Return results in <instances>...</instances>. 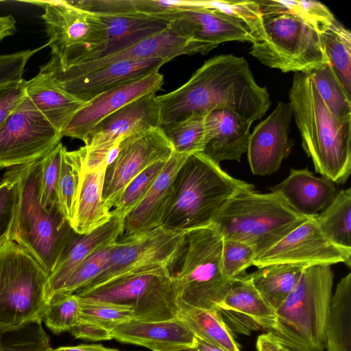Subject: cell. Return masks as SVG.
Returning <instances> with one entry per match:
<instances>
[{
  "label": "cell",
  "instance_id": "ab89813d",
  "mask_svg": "<svg viewBox=\"0 0 351 351\" xmlns=\"http://www.w3.org/2000/svg\"><path fill=\"white\" fill-rule=\"evenodd\" d=\"M42 322L32 321L0 331V351H51L49 337Z\"/></svg>",
  "mask_w": 351,
  "mask_h": 351
},
{
  "label": "cell",
  "instance_id": "ba28073f",
  "mask_svg": "<svg viewBox=\"0 0 351 351\" xmlns=\"http://www.w3.org/2000/svg\"><path fill=\"white\" fill-rule=\"evenodd\" d=\"M251 44L252 56L285 73L308 74L329 63L320 34L289 13L261 14Z\"/></svg>",
  "mask_w": 351,
  "mask_h": 351
},
{
  "label": "cell",
  "instance_id": "e0dca14e",
  "mask_svg": "<svg viewBox=\"0 0 351 351\" xmlns=\"http://www.w3.org/2000/svg\"><path fill=\"white\" fill-rule=\"evenodd\" d=\"M342 263L351 266V249L339 247L321 232L315 217L308 218L276 244L256 258L254 266L291 264L304 267Z\"/></svg>",
  "mask_w": 351,
  "mask_h": 351
},
{
  "label": "cell",
  "instance_id": "8fae6325",
  "mask_svg": "<svg viewBox=\"0 0 351 351\" xmlns=\"http://www.w3.org/2000/svg\"><path fill=\"white\" fill-rule=\"evenodd\" d=\"M42 7L51 57L47 62L58 67L86 62L103 43L102 24L95 13L70 1H30Z\"/></svg>",
  "mask_w": 351,
  "mask_h": 351
},
{
  "label": "cell",
  "instance_id": "1f68e13d",
  "mask_svg": "<svg viewBox=\"0 0 351 351\" xmlns=\"http://www.w3.org/2000/svg\"><path fill=\"white\" fill-rule=\"evenodd\" d=\"M328 351H351V274L338 282L332 295L326 326Z\"/></svg>",
  "mask_w": 351,
  "mask_h": 351
},
{
  "label": "cell",
  "instance_id": "b9f144b4",
  "mask_svg": "<svg viewBox=\"0 0 351 351\" xmlns=\"http://www.w3.org/2000/svg\"><path fill=\"white\" fill-rule=\"evenodd\" d=\"M168 160L153 163L132 180L110 210L112 216L125 218L145 197Z\"/></svg>",
  "mask_w": 351,
  "mask_h": 351
},
{
  "label": "cell",
  "instance_id": "f5cc1de1",
  "mask_svg": "<svg viewBox=\"0 0 351 351\" xmlns=\"http://www.w3.org/2000/svg\"><path fill=\"white\" fill-rule=\"evenodd\" d=\"M16 31V20L11 15L0 16V41Z\"/></svg>",
  "mask_w": 351,
  "mask_h": 351
},
{
  "label": "cell",
  "instance_id": "c3c4849f",
  "mask_svg": "<svg viewBox=\"0 0 351 351\" xmlns=\"http://www.w3.org/2000/svg\"><path fill=\"white\" fill-rule=\"evenodd\" d=\"M45 46L47 45L36 49L0 55V85L22 80L29 60Z\"/></svg>",
  "mask_w": 351,
  "mask_h": 351
},
{
  "label": "cell",
  "instance_id": "74e56055",
  "mask_svg": "<svg viewBox=\"0 0 351 351\" xmlns=\"http://www.w3.org/2000/svg\"><path fill=\"white\" fill-rule=\"evenodd\" d=\"M206 115L193 113L180 120L161 125L173 152L186 155L203 152Z\"/></svg>",
  "mask_w": 351,
  "mask_h": 351
},
{
  "label": "cell",
  "instance_id": "11a10c76",
  "mask_svg": "<svg viewBox=\"0 0 351 351\" xmlns=\"http://www.w3.org/2000/svg\"><path fill=\"white\" fill-rule=\"evenodd\" d=\"M194 346L199 351H227L221 348L212 345L197 336H195V342Z\"/></svg>",
  "mask_w": 351,
  "mask_h": 351
},
{
  "label": "cell",
  "instance_id": "ee69618b",
  "mask_svg": "<svg viewBox=\"0 0 351 351\" xmlns=\"http://www.w3.org/2000/svg\"><path fill=\"white\" fill-rule=\"evenodd\" d=\"M80 300V319L96 322L110 330L133 319L132 311L127 306L81 298Z\"/></svg>",
  "mask_w": 351,
  "mask_h": 351
},
{
  "label": "cell",
  "instance_id": "f6af8a7d",
  "mask_svg": "<svg viewBox=\"0 0 351 351\" xmlns=\"http://www.w3.org/2000/svg\"><path fill=\"white\" fill-rule=\"evenodd\" d=\"M112 247L113 245L97 252L82 263L53 296L73 294L90 285L104 269Z\"/></svg>",
  "mask_w": 351,
  "mask_h": 351
},
{
  "label": "cell",
  "instance_id": "7402d4cb",
  "mask_svg": "<svg viewBox=\"0 0 351 351\" xmlns=\"http://www.w3.org/2000/svg\"><path fill=\"white\" fill-rule=\"evenodd\" d=\"M167 62L160 58L120 60L71 78L54 80L62 89L83 101L122 84L158 71Z\"/></svg>",
  "mask_w": 351,
  "mask_h": 351
},
{
  "label": "cell",
  "instance_id": "9c48e42d",
  "mask_svg": "<svg viewBox=\"0 0 351 351\" xmlns=\"http://www.w3.org/2000/svg\"><path fill=\"white\" fill-rule=\"evenodd\" d=\"M49 275L15 241L0 245V331L42 321Z\"/></svg>",
  "mask_w": 351,
  "mask_h": 351
},
{
  "label": "cell",
  "instance_id": "d6a6232c",
  "mask_svg": "<svg viewBox=\"0 0 351 351\" xmlns=\"http://www.w3.org/2000/svg\"><path fill=\"white\" fill-rule=\"evenodd\" d=\"M315 220L324 235L334 244L351 249V189L337 192Z\"/></svg>",
  "mask_w": 351,
  "mask_h": 351
},
{
  "label": "cell",
  "instance_id": "4dcf8cb0",
  "mask_svg": "<svg viewBox=\"0 0 351 351\" xmlns=\"http://www.w3.org/2000/svg\"><path fill=\"white\" fill-rule=\"evenodd\" d=\"M306 267L291 264H271L258 267L248 276L255 289L276 312L295 288Z\"/></svg>",
  "mask_w": 351,
  "mask_h": 351
},
{
  "label": "cell",
  "instance_id": "f35d334b",
  "mask_svg": "<svg viewBox=\"0 0 351 351\" xmlns=\"http://www.w3.org/2000/svg\"><path fill=\"white\" fill-rule=\"evenodd\" d=\"M308 75L328 108L339 117L351 115L350 95L337 78L330 63Z\"/></svg>",
  "mask_w": 351,
  "mask_h": 351
},
{
  "label": "cell",
  "instance_id": "e575fe53",
  "mask_svg": "<svg viewBox=\"0 0 351 351\" xmlns=\"http://www.w3.org/2000/svg\"><path fill=\"white\" fill-rule=\"evenodd\" d=\"M82 167L83 156L80 148L68 151L64 146L58 182L57 201L62 214L70 224L76 209Z\"/></svg>",
  "mask_w": 351,
  "mask_h": 351
},
{
  "label": "cell",
  "instance_id": "836d02e7",
  "mask_svg": "<svg viewBox=\"0 0 351 351\" xmlns=\"http://www.w3.org/2000/svg\"><path fill=\"white\" fill-rule=\"evenodd\" d=\"M178 318L206 342L227 351H241L218 311L180 309Z\"/></svg>",
  "mask_w": 351,
  "mask_h": 351
},
{
  "label": "cell",
  "instance_id": "8992f818",
  "mask_svg": "<svg viewBox=\"0 0 351 351\" xmlns=\"http://www.w3.org/2000/svg\"><path fill=\"white\" fill-rule=\"evenodd\" d=\"M17 167L19 204L13 241L27 250L49 276L73 229L58 204L48 210L40 204L42 159Z\"/></svg>",
  "mask_w": 351,
  "mask_h": 351
},
{
  "label": "cell",
  "instance_id": "2e32d148",
  "mask_svg": "<svg viewBox=\"0 0 351 351\" xmlns=\"http://www.w3.org/2000/svg\"><path fill=\"white\" fill-rule=\"evenodd\" d=\"M156 93H149L128 103L99 123L80 147L84 171L105 162L108 150L127 136L151 128L161 127Z\"/></svg>",
  "mask_w": 351,
  "mask_h": 351
},
{
  "label": "cell",
  "instance_id": "ffe728a7",
  "mask_svg": "<svg viewBox=\"0 0 351 351\" xmlns=\"http://www.w3.org/2000/svg\"><path fill=\"white\" fill-rule=\"evenodd\" d=\"M292 117L290 104L279 102L274 110L250 134L247 152L253 174H272L289 156L293 147L289 137Z\"/></svg>",
  "mask_w": 351,
  "mask_h": 351
},
{
  "label": "cell",
  "instance_id": "681fc988",
  "mask_svg": "<svg viewBox=\"0 0 351 351\" xmlns=\"http://www.w3.org/2000/svg\"><path fill=\"white\" fill-rule=\"evenodd\" d=\"M27 84V80L23 78L0 85V126L25 97Z\"/></svg>",
  "mask_w": 351,
  "mask_h": 351
},
{
  "label": "cell",
  "instance_id": "d6986e66",
  "mask_svg": "<svg viewBox=\"0 0 351 351\" xmlns=\"http://www.w3.org/2000/svg\"><path fill=\"white\" fill-rule=\"evenodd\" d=\"M163 83V75L155 71L97 95L86 101L71 117L60 132L62 136L80 139L84 143L103 119L140 97L156 93Z\"/></svg>",
  "mask_w": 351,
  "mask_h": 351
},
{
  "label": "cell",
  "instance_id": "83f0119b",
  "mask_svg": "<svg viewBox=\"0 0 351 351\" xmlns=\"http://www.w3.org/2000/svg\"><path fill=\"white\" fill-rule=\"evenodd\" d=\"M96 14L103 26L104 39L88 61L129 47L165 29L170 25L165 19L143 14Z\"/></svg>",
  "mask_w": 351,
  "mask_h": 351
},
{
  "label": "cell",
  "instance_id": "7a4b0ae2",
  "mask_svg": "<svg viewBox=\"0 0 351 351\" xmlns=\"http://www.w3.org/2000/svg\"><path fill=\"white\" fill-rule=\"evenodd\" d=\"M289 97L303 149L315 171L344 184L351 172V115L333 114L306 73H295Z\"/></svg>",
  "mask_w": 351,
  "mask_h": 351
},
{
  "label": "cell",
  "instance_id": "4316f807",
  "mask_svg": "<svg viewBox=\"0 0 351 351\" xmlns=\"http://www.w3.org/2000/svg\"><path fill=\"white\" fill-rule=\"evenodd\" d=\"M270 190L306 218L316 217L337 193L335 183L323 176L316 177L308 168L291 169L289 175Z\"/></svg>",
  "mask_w": 351,
  "mask_h": 351
},
{
  "label": "cell",
  "instance_id": "f1b7e54d",
  "mask_svg": "<svg viewBox=\"0 0 351 351\" xmlns=\"http://www.w3.org/2000/svg\"><path fill=\"white\" fill-rule=\"evenodd\" d=\"M25 95L60 132L86 103L60 88L48 75L41 72L27 80Z\"/></svg>",
  "mask_w": 351,
  "mask_h": 351
},
{
  "label": "cell",
  "instance_id": "7c38bea8",
  "mask_svg": "<svg viewBox=\"0 0 351 351\" xmlns=\"http://www.w3.org/2000/svg\"><path fill=\"white\" fill-rule=\"evenodd\" d=\"M186 235L158 227L148 231L121 236L113 245L101 274L85 287L112 280L160 269L172 270L186 247Z\"/></svg>",
  "mask_w": 351,
  "mask_h": 351
},
{
  "label": "cell",
  "instance_id": "d4e9b609",
  "mask_svg": "<svg viewBox=\"0 0 351 351\" xmlns=\"http://www.w3.org/2000/svg\"><path fill=\"white\" fill-rule=\"evenodd\" d=\"M251 125L230 110H215L208 113L202 153L219 165L223 160L240 162L247 150Z\"/></svg>",
  "mask_w": 351,
  "mask_h": 351
},
{
  "label": "cell",
  "instance_id": "9a60e30c",
  "mask_svg": "<svg viewBox=\"0 0 351 351\" xmlns=\"http://www.w3.org/2000/svg\"><path fill=\"white\" fill-rule=\"evenodd\" d=\"M210 51L202 44L182 34L172 25L129 47L95 60L58 67L47 63L40 71L54 80L74 77L120 60L160 58L167 62L183 55H206Z\"/></svg>",
  "mask_w": 351,
  "mask_h": 351
},
{
  "label": "cell",
  "instance_id": "30bf717a",
  "mask_svg": "<svg viewBox=\"0 0 351 351\" xmlns=\"http://www.w3.org/2000/svg\"><path fill=\"white\" fill-rule=\"evenodd\" d=\"M171 272L160 269L118 278L104 284L84 287L75 294L81 299L125 305L133 319L159 322L178 317Z\"/></svg>",
  "mask_w": 351,
  "mask_h": 351
},
{
  "label": "cell",
  "instance_id": "d590c367",
  "mask_svg": "<svg viewBox=\"0 0 351 351\" xmlns=\"http://www.w3.org/2000/svg\"><path fill=\"white\" fill-rule=\"evenodd\" d=\"M321 35L328 62L342 86L351 93V33L336 20Z\"/></svg>",
  "mask_w": 351,
  "mask_h": 351
},
{
  "label": "cell",
  "instance_id": "816d5d0a",
  "mask_svg": "<svg viewBox=\"0 0 351 351\" xmlns=\"http://www.w3.org/2000/svg\"><path fill=\"white\" fill-rule=\"evenodd\" d=\"M256 349L258 351H293L282 343L271 331L258 337Z\"/></svg>",
  "mask_w": 351,
  "mask_h": 351
},
{
  "label": "cell",
  "instance_id": "3957f363",
  "mask_svg": "<svg viewBox=\"0 0 351 351\" xmlns=\"http://www.w3.org/2000/svg\"><path fill=\"white\" fill-rule=\"evenodd\" d=\"M253 186L230 176L202 152L191 154L175 178L162 227L185 234L210 226L237 191Z\"/></svg>",
  "mask_w": 351,
  "mask_h": 351
},
{
  "label": "cell",
  "instance_id": "603a6c76",
  "mask_svg": "<svg viewBox=\"0 0 351 351\" xmlns=\"http://www.w3.org/2000/svg\"><path fill=\"white\" fill-rule=\"evenodd\" d=\"M124 219L112 216L106 223L88 234H78L72 230L56 267L48 276L47 302L60 291L82 263L117 242L123 233Z\"/></svg>",
  "mask_w": 351,
  "mask_h": 351
},
{
  "label": "cell",
  "instance_id": "ac0fdd59",
  "mask_svg": "<svg viewBox=\"0 0 351 351\" xmlns=\"http://www.w3.org/2000/svg\"><path fill=\"white\" fill-rule=\"evenodd\" d=\"M162 18L209 51L228 41H254L250 28L239 19L221 12L215 1H192L191 6L169 12Z\"/></svg>",
  "mask_w": 351,
  "mask_h": 351
},
{
  "label": "cell",
  "instance_id": "484cf974",
  "mask_svg": "<svg viewBox=\"0 0 351 351\" xmlns=\"http://www.w3.org/2000/svg\"><path fill=\"white\" fill-rule=\"evenodd\" d=\"M117 341L147 348L152 351H170L193 347L195 335L180 319L159 322L131 319L111 330Z\"/></svg>",
  "mask_w": 351,
  "mask_h": 351
},
{
  "label": "cell",
  "instance_id": "f546056e",
  "mask_svg": "<svg viewBox=\"0 0 351 351\" xmlns=\"http://www.w3.org/2000/svg\"><path fill=\"white\" fill-rule=\"evenodd\" d=\"M106 162L95 169L82 171L76 209L71 226L77 233H90L112 218L110 210L104 203L102 193Z\"/></svg>",
  "mask_w": 351,
  "mask_h": 351
},
{
  "label": "cell",
  "instance_id": "9f6ffc18",
  "mask_svg": "<svg viewBox=\"0 0 351 351\" xmlns=\"http://www.w3.org/2000/svg\"><path fill=\"white\" fill-rule=\"evenodd\" d=\"M170 351H199L195 346L193 347H184L180 348Z\"/></svg>",
  "mask_w": 351,
  "mask_h": 351
},
{
  "label": "cell",
  "instance_id": "f907efd6",
  "mask_svg": "<svg viewBox=\"0 0 351 351\" xmlns=\"http://www.w3.org/2000/svg\"><path fill=\"white\" fill-rule=\"evenodd\" d=\"M69 332L76 339L89 341H108L113 339L110 330L96 322L81 319Z\"/></svg>",
  "mask_w": 351,
  "mask_h": 351
},
{
  "label": "cell",
  "instance_id": "7bdbcfd3",
  "mask_svg": "<svg viewBox=\"0 0 351 351\" xmlns=\"http://www.w3.org/2000/svg\"><path fill=\"white\" fill-rule=\"evenodd\" d=\"M80 300L75 294L57 295L48 302L43 322L55 334L69 331L80 320Z\"/></svg>",
  "mask_w": 351,
  "mask_h": 351
},
{
  "label": "cell",
  "instance_id": "5bb4252c",
  "mask_svg": "<svg viewBox=\"0 0 351 351\" xmlns=\"http://www.w3.org/2000/svg\"><path fill=\"white\" fill-rule=\"evenodd\" d=\"M173 153V147L161 127L132 133L120 142L115 160L106 167L102 197L112 210L127 185L149 165L167 160Z\"/></svg>",
  "mask_w": 351,
  "mask_h": 351
},
{
  "label": "cell",
  "instance_id": "bcb514c9",
  "mask_svg": "<svg viewBox=\"0 0 351 351\" xmlns=\"http://www.w3.org/2000/svg\"><path fill=\"white\" fill-rule=\"evenodd\" d=\"M256 256L253 246L241 241L223 239L221 254L223 275L232 279L245 274V270L254 265Z\"/></svg>",
  "mask_w": 351,
  "mask_h": 351
},
{
  "label": "cell",
  "instance_id": "60d3db41",
  "mask_svg": "<svg viewBox=\"0 0 351 351\" xmlns=\"http://www.w3.org/2000/svg\"><path fill=\"white\" fill-rule=\"evenodd\" d=\"M18 204L19 170L14 167L0 181V245L14 239Z\"/></svg>",
  "mask_w": 351,
  "mask_h": 351
},
{
  "label": "cell",
  "instance_id": "db71d44e",
  "mask_svg": "<svg viewBox=\"0 0 351 351\" xmlns=\"http://www.w3.org/2000/svg\"><path fill=\"white\" fill-rule=\"evenodd\" d=\"M51 351H119L117 349L109 348L101 345L96 344H81L73 346H62Z\"/></svg>",
  "mask_w": 351,
  "mask_h": 351
},
{
  "label": "cell",
  "instance_id": "8d00e7d4",
  "mask_svg": "<svg viewBox=\"0 0 351 351\" xmlns=\"http://www.w3.org/2000/svg\"><path fill=\"white\" fill-rule=\"evenodd\" d=\"M261 14L286 12L303 20L320 34L337 20L330 10L317 1H256Z\"/></svg>",
  "mask_w": 351,
  "mask_h": 351
},
{
  "label": "cell",
  "instance_id": "52a82bcc",
  "mask_svg": "<svg viewBox=\"0 0 351 351\" xmlns=\"http://www.w3.org/2000/svg\"><path fill=\"white\" fill-rule=\"evenodd\" d=\"M185 235L179 268L171 275L176 302L180 310L218 311L231 282L221 271L223 238L213 226L192 230Z\"/></svg>",
  "mask_w": 351,
  "mask_h": 351
},
{
  "label": "cell",
  "instance_id": "7dc6e473",
  "mask_svg": "<svg viewBox=\"0 0 351 351\" xmlns=\"http://www.w3.org/2000/svg\"><path fill=\"white\" fill-rule=\"evenodd\" d=\"M63 147V144L60 143L42 158L40 202L46 210L58 204L57 187Z\"/></svg>",
  "mask_w": 351,
  "mask_h": 351
},
{
  "label": "cell",
  "instance_id": "5b68a950",
  "mask_svg": "<svg viewBox=\"0 0 351 351\" xmlns=\"http://www.w3.org/2000/svg\"><path fill=\"white\" fill-rule=\"evenodd\" d=\"M307 219L293 210L279 194L261 193L253 186L237 191L212 226L224 239L253 246L258 256Z\"/></svg>",
  "mask_w": 351,
  "mask_h": 351
},
{
  "label": "cell",
  "instance_id": "44dd1931",
  "mask_svg": "<svg viewBox=\"0 0 351 351\" xmlns=\"http://www.w3.org/2000/svg\"><path fill=\"white\" fill-rule=\"evenodd\" d=\"M218 311L231 332L250 335L261 328L272 330L276 313L255 289L246 273L231 279Z\"/></svg>",
  "mask_w": 351,
  "mask_h": 351
},
{
  "label": "cell",
  "instance_id": "6da1fadb",
  "mask_svg": "<svg viewBox=\"0 0 351 351\" xmlns=\"http://www.w3.org/2000/svg\"><path fill=\"white\" fill-rule=\"evenodd\" d=\"M156 100L162 125L215 110L234 112L252 123L271 106L268 90L256 82L246 60L232 54L208 59L185 84Z\"/></svg>",
  "mask_w": 351,
  "mask_h": 351
},
{
  "label": "cell",
  "instance_id": "4fadbf2b",
  "mask_svg": "<svg viewBox=\"0 0 351 351\" xmlns=\"http://www.w3.org/2000/svg\"><path fill=\"white\" fill-rule=\"evenodd\" d=\"M62 138L25 95L0 126V169L41 160L61 143Z\"/></svg>",
  "mask_w": 351,
  "mask_h": 351
},
{
  "label": "cell",
  "instance_id": "277c9868",
  "mask_svg": "<svg viewBox=\"0 0 351 351\" xmlns=\"http://www.w3.org/2000/svg\"><path fill=\"white\" fill-rule=\"evenodd\" d=\"M333 279L330 265L306 267L295 288L276 311V323L270 331L293 351L326 348Z\"/></svg>",
  "mask_w": 351,
  "mask_h": 351
},
{
  "label": "cell",
  "instance_id": "cb8c5ba5",
  "mask_svg": "<svg viewBox=\"0 0 351 351\" xmlns=\"http://www.w3.org/2000/svg\"><path fill=\"white\" fill-rule=\"evenodd\" d=\"M189 156L173 152L145 197L125 217L122 235L162 226L171 202L175 178Z\"/></svg>",
  "mask_w": 351,
  "mask_h": 351
}]
</instances>
